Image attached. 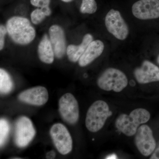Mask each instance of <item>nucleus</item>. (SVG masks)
Here are the masks:
<instances>
[{"instance_id": "1", "label": "nucleus", "mask_w": 159, "mask_h": 159, "mask_svg": "<svg viewBox=\"0 0 159 159\" xmlns=\"http://www.w3.org/2000/svg\"><path fill=\"white\" fill-rule=\"evenodd\" d=\"M6 28L12 41L20 45L30 43L36 35L35 29L30 20L21 16L10 18L6 23Z\"/></svg>"}, {"instance_id": "2", "label": "nucleus", "mask_w": 159, "mask_h": 159, "mask_svg": "<svg viewBox=\"0 0 159 159\" xmlns=\"http://www.w3.org/2000/svg\"><path fill=\"white\" fill-rule=\"evenodd\" d=\"M150 114L144 108L136 109L129 115L122 114L118 116L115 122L116 128L127 136L135 135L139 125L149 121Z\"/></svg>"}, {"instance_id": "3", "label": "nucleus", "mask_w": 159, "mask_h": 159, "mask_svg": "<svg viewBox=\"0 0 159 159\" xmlns=\"http://www.w3.org/2000/svg\"><path fill=\"white\" fill-rule=\"evenodd\" d=\"M112 114L106 102L103 100H97L92 104L88 110L85 119L86 127L91 132L99 131Z\"/></svg>"}, {"instance_id": "4", "label": "nucleus", "mask_w": 159, "mask_h": 159, "mask_svg": "<svg viewBox=\"0 0 159 159\" xmlns=\"http://www.w3.org/2000/svg\"><path fill=\"white\" fill-rule=\"evenodd\" d=\"M97 83L99 88L103 90L119 93L126 87L128 80L122 71L110 68L106 69L99 76Z\"/></svg>"}, {"instance_id": "5", "label": "nucleus", "mask_w": 159, "mask_h": 159, "mask_svg": "<svg viewBox=\"0 0 159 159\" xmlns=\"http://www.w3.org/2000/svg\"><path fill=\"white\" fill-rule=\"evenodd\" d=\"M36 134L32 122L28 117H20L15 124L14 142L17 147L25 148L34 139Z\"/></svg>"}, {"instance_id": "6", "label": "nucleus", "mask_w": 159, "mask_h": 159, "mask_svg": "<svg viewBox=\"0 0 159 159\" xmlns=\"http://www.w3.org/2000/svg\"><path fill=\"white\" fill-rule=\"evenodd\" d=\"M58 111L61 118L70 125H74L79 118L78 102L74 95L70 93L64 94L58 102Z\"/></svg>"}, {"instance_id": "7", "label": "nucleus", "mask_w": 159, "mask_h": 159, "mask_svg": "<svg viewBox=\"0 0 159 159\" xmlns=\"http://www.w3.org/2000/svg\"><path fill=\"white\" fill-rule=\"evenodd\" d=\"M50 135L55 148L61 154H67L73 148V140L66 127L61 123L52 125Z\"/></svg>"}, {"instance_id": "8", "label": "nucleus", "mask_w": 159, "mask_h": 159, "mask_svg": "<svg viewBox=\"0 0 159 159\" xmlns=\"http://www.w3.org/2000/svg\"><path fill=\"white\" fill-rule=\"evenodd\" d=\"M105 24L107 31L117 39L123 40L128 36V26L119 11L110 10L106 16Z\"/></svg>"}, {"instance_id": "9", "label": "nucleus", "mask_w": 159, "mask_h": 159, "mask_svg": "<svg viewBox=\"0 0 159 159\" xmlns=\"http://www.w3.org/2000/svg\"><path fill=\"white\" fill-rule=\"evenodd\" d=\"M135 143L142 155L148 157L153 153L156 142L152 130L148 125H142L138 128L135 137Z\"/></svg>"}, {"instance_id": "10", "label": "nucleus", "mask_w": 159, "mask_h": 159, "mask_svg": "<svg viewBox=\"0 0 159 159\" xmlns=\"http://www.w3.org/2000/svg\"><path fill=\"white\" fill-rule=\"evenodd\" d=\"M132 11L139 19L147 20L159 18V0H139L134 4Z\"/></svg>"}, {"instance_id": "11", "label": "nucleus", "mask_w": 159, "mask_h": 159, "mask_svg": "<svg viewBox=\"0 0 159 159\" xmlns=\"http://www.w3.org/2000/svg\"><path fill=\"white\" fill-rule=\"evenodd\" d=\"M18 98L24 103L40 106L48 102V92L44 87L36 86L23 91L19 94Z\"/></svg>"}, {"instance_id": "12", "label": "nucleus", "mask_w": 159, "mask_h": 159, "mask_svg": "<svg viewBox=\"0 0 159 159\" xmlns=\"http://www.w3.org/2000/svg\"><path fill=\"white\" fill-rule=\"evenodd\" d=\"M134 75L141 84L159 81V68L152 63L145 61L140 67L136 69Z\"/></svg>"}, {"instance_id": "13", "label": "nucleus", "mask_w": 159, "mask_h": 159, "mask_svg": "<svg viewBox=\"0 0 159 159\" xmlns=\"http://www.w3.org/2000/svg\"><path fill=\"white\" fill-rule=\"evenodd\" d=\"M49 36L55 56L57 58H62L66 52L65 34L63 29L59 25H53L49 30Z\"/></svg>"}, {"instance_id": "14", "label": "nucleus", "mask_w": 159, "mask_h": 159, "mask_svg": "<svg viewBox=\"0 0 159 159\" xmlns=\"http://www.w3.org/2000/svg\"><path fill=\"white\" fill-rule=\"evenodd\" d=\"M104 48V44L101 41H93L78 61L79 66L80 67H85L89 65L101 55Z\"/></svg>"}, {"instance_id": "15", "label": "nucleus", "mask_w": 159, "mask_h": 159, "mask_svg": "<svg viewBox=\"0 0 159 159\" xmlns=\"http://www.w3.org/2000/svg\"><path fill=\"white\" fill-rule=\"evenodd\" d=\"M38 54L41 61L48 64L54 61V52L50 38L45 34L38 47Z\"/></svg>"}, {"instance_id": "16", "label": "nucleus", "mask_w": 159, "mask_h": 159, "mask_svg": "<svg viewBox=\"0 0 159 159\" xmlns=\"http://www.w3.org/2000/svg\"><path fill=\"white\" fill-rule=\"evenodd\" d=\"M93 41V36L91 34H87L84 35L80 44L79 45L71 44L68 46L66 54L70 61L76 62L79 61L89 44Z\"/></svg>"}, {"instance_id": "17", "label": "nucleus", "mask_w": 159, "mask_h": 159, "mask_svg": "<svg viewBox=\"0 0 159 159\" xmlns=\"http://www.w3.org/2000/svg\"><path fill=\"white\" fill-rule=\"evenodd\" d=\"M14 84L11 76L4 69H0V92L2 94H9L13 89Z\"/></svg>"}, {"instance_id": "18", "label": "nucleus", "mask_w": 159, "mask_h": 159, "mask_svg": "<svg viewBox=\"0 0 159 159\" xmlns=\"http://www.w3.org/2000/svg\"><path fill=\"white\" fill-rule=\"evenodd\" d=\"M10 131V125L6 119H1L0 120V145L2 147L5 145Z\"/></svg>"}, {"instance_id": "19", "label": "nucleus", "mask_w": 159, "mask_h": 159, "mask_svg": "<svg viewBox=\"0 0 159 159\" xmlns=\"http://www.w3.org/2000/svg\"><path fill=\"white\" fill-rule=\"evenodd\" d=\"M97 3L95 0H82L80 11L84 14H93L97 11Z\"/></svg>"}, {"instance_id": "20", "label": "nucleus", "mask_w": 159, "mask_h": 159, "mask_svg": "<svg viewBox=\"0 0 159 159\" xmlns=\"http://www.w3.org/2000/svg\"><path fill=\"white\" fill-rule=\"evenodd\" d=\"M46 15L44 11L40 8H38L32 11L31 14V22L34 25H37L42 22L45 19Z\"/></svg>"}, {"instance_id": "21", "label": "nucleus", "mask_w": 159, "mask_h": 159, "mask_svg": "<svg viewBox=\"0 0 159 159\" xmlns=\"http://www.w3.org/2000/svg\"><path fill=\"white\" fill-rule=\"evenodd\" d=\"M51 0H30L32 6L38 8L49 7Z\"/></svg>"}, {"instance_id": "22", "label": "nucleus", "mask_w": 159, "mask_h": 159, "mask_svg": "<svg viewBox=\"0 0 159 159\" xmlns=\"http://www.w3.org/2000/svg\"><path fill=\"white\" fill-rule=\"evenodd\" d=\"M7 32L6 27L1 25L0 26V50H2L5 44V36Z\"/></svg>"}, {"instance_id": "23", "label": "nucleus", "mask_w": 159, "mask_h": 159, "mask_svg": "<svg viewBox=\"0 0 159 159\" xmlns=\"http://www.w3.org/2000/svg\"><path fill=\"white\" fill-rule=\"evenodd\" d=\"M151 159H159V145L158 147L155 149L152 155Z\"/></svg>"}, {"instance_id": "24", "label": "nucleus", "mask_w": 159, "mask_h": 159, "mask_svg": "<svg viewBox=\"0 0 159 159\" xmlns=\"http://www.w3.org/2000/svg\"><path fill=\"white\" fill-rule=\"evenodd\" d=\"M55 156H56L55 152L54 151L52 150L47 153L46 157L48 159H54L55 157Z\"/></svg>"}, {"instance_id": "25", "label": "nucleus", "mask_w": 159, "mask_h": 159, "mask_svg": "<svg viewBox=\"0 0 159 159\" xmlns=\"http://www.w3.org/2000/svg\"><path fill=\"white\" fill-rule=\"evenodd\" d=\"M117 156L115 154H113L111 155L108 156L106 158V159H117Z\"/></svg>"}, {"instance_id": "26", "label": "nucleus", "mask_w": 159, "mask_h": 159, "mask_svg": "<svg viewBox=\"0 0 159 159\" xmlns=\"http://www.w3.org/2000/svg\"><path fill=\"white\" fill-rule=\"evenodd\" d=\"M61 1L65 2H72L73 0H61Z\"/></svg>"}, {"instance_id": "27", "label": "nucleus", "mask_w": 159, "mask_h": 159, "mask_svg": "<svg viewBox=\"0 0 159 159\" xmlns=\"http://www.w3.org/2000/svg\"><path fill=\"white\" fill-rule=\"evenodd\" d=\"M157 61H158V62L159 63V56L158 57V58Z\"/></svg>"}, {"instance_id": "28", "label": "nucleus", "mask_w": 159, "mask_h": 159, "mask_svg": "<svg viewBox=\"0 0 159 159\" xmlns=\"http://www.w3.org/2000/svg\"><path fill=\"white\" fill-rule=\"evenodd\" d=\"M12 158L13 159H21V158Z\"/></svg>"}]
</instances>
